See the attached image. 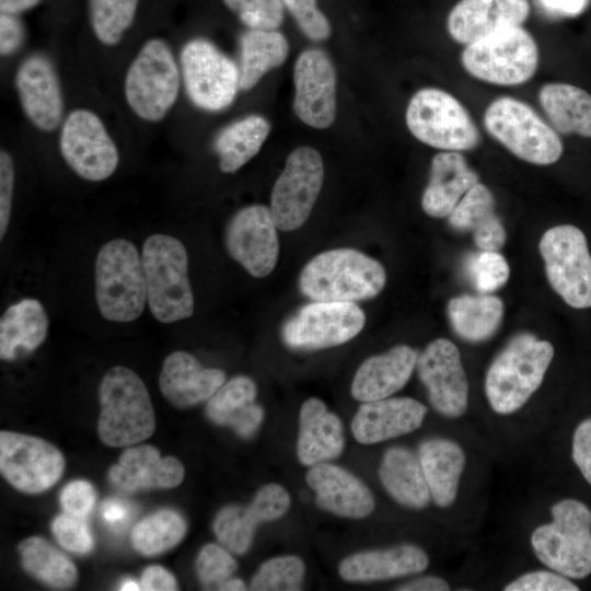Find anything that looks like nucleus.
Masks as SVG:
<instances>
[{
  "mask_svg": "<svg viewBox=\"0 0 591 591\" xmlns=\"http://www.w3.org/2000/svg\"><path fill=\"white\" fill-rule=\"evenodd\" d=\"M427 407L412 397H386L363 402L351 421L354 438L361 444H374L418 429Z\"/></svg>",
  "mask_w": 591,
  "mask_h": 591,
  "instance_id": "obj_22",
  "label": "nucleus"
},
{
  "mask_svg": "<svg viewBox=\"0 0 591 591\" xmlns=\"http://www.w3.org/2000/svg\"><path fill=\"white\" fill-rule=\"evenodd\" d=\"M406 125L422 143L444 151H467L479 143V131L466 108L447 91H417L406 108Z\"/></svg>",
  "mask_w": 591,
  "mask_h": 591,
  "instance_id": "obj_10",
  "label": "nucleus"
},
{
  "mask_svg": "<svg viewBox=\"0 0 591 591\" xmlns=\"http://www.w3.org/2000/svg\"><path fill=\"white\" fill-rule=\"evenodd\" d=\"M245 589H246L245 583L239 578H229L217 588V590H229V591H237V590H245Z\"/></svg>",
  "mask_w": 591,
  "mask_h": 591,
  "instance_id": "obj_60",
  "label": "nucleus"
},
{
  "mask_svg": "<svg viewBox=\"0 0 591 591\" xmlns=\"http://www.w3.org/2000/svg\"><path fill=\"white\" fill-rule=\"evenodd\" d=\"M324 179V164L314 148L302 146L288 157L270 196V211L281 231L299 229L308 220Z\"/></svg>",
  "mask_w": 591,
  "mask_h": 591,
  "instance_id": "obj_15",
  "label": "nucleus"
},
{
  "mask_svg": "<svg viewBox=\"0 0 591 591\" xmlns=\"http://www.w3.org/2000/svg\"><path fill=\"white\" fill-rule=\"evenodd\" d=\"M417 456L431 500L439 508L450 507L456 499L466 464L463 449L453 440L431 438L419 444Z\"/></svg>",
  "mask_w": 591,
  "mask_h": 591,
  "instance_id": "obj_32",
  "label": "nucleus"
},
{
  "mask_svg": "<svg viewBox=\"0 0 591 591\" xmlns=\"http://www.w3.org/2000/svg\"><path fill=\"white\" fill-rule=\"evenodd\" d=\"M529 0H460L450 11L447 27L452 39L470 45L503 28L522 26Z\"/></svg>",
  "mask_w": 591,
  "mask_h": 591,
  "instance_id": "obj_21",
  "label": "nucleus"
},
{
  "mask_svg": "<svg viewBox=\"0 0 591 591\" xmlns=\"http://www.w3.org/2000/svg\"><path fill=\"white\" fill-rule=\"evenodd\" d=\"M478 179L460 152L437 153L431 160L429 182L421 197L422 210L432 218L448 217Z\"/></svg>",
  "mask_w": 591,
  "mask_h": 591,
  "instance_id": "obj_28",
  "label": "nucleus"
},
{
  "mask_svg": "<svg viewBox=\"0 0 591 591\" xmlns=\"http://www.w3.org/2000/svg\"><path fill=\"white\" fill-rule=\"evenodd\" d=\"M554 347L530 333H521L490 363L485 393L494 412L509 415L519 410L542 384L553 360Z\"/></svg>",
  "mask_w": 591,
  "mask_h": 591,
  "instance_id": "obj_2",
  "label": "nucleus"
},
{
  "mask_svg": "<svg viewBox=\"0 0 591 591\" xmlns=\"http://www.w3.org/2000/svg\"><path fill=\"white\" fill-rule=\"evenodd\" d=\"M538 100L556 131L591 137V95L587 91L553 82L542 86Z\"/></svg>",
  "mask_w": 591,
  "mask_h": 591,
  "instance_id": "obj_35",
  "label": "nucleus"
},
{
  "mask_svg": "<svg viewBox=\"0 0 591 591\" xmlns=\"http://www.w3.org/2000/svg\"><path fill=\"white\" fill-rule=\"evenodd\" d=\"M224 4L251 30L273 31L283 20L281 0H223Z\"/></svg>",
  "mask_w": 591,
  "mask_h": 591,
  "instance_id": "obj_44",
  "label": "nucleus"
},
{
  "mask_svg": "<svg viewBox=\"0 0 591 591\" xmlns=\"http://www.w3.org/2000/svg\"><path fill=\"white\" fill-rule=\"evenodd\" d=\"M250 506L260 523L274 521L289 510L290 496L282 486L271 483L258 489Z\"/></svg>",
  "mask_w": 591,
  "mask_h": 591,
  "instance_id": "obj_49",
  "label": "nucleus"
},
{
  "mask_svg": "<svg viewBox=\"0 0 591 591\" xmlns=\"http://www.w3.org/2000/svg\"><path fill=\"white\" fill-rule=\"evenodd\" d=\"M141 256L152 315L165 324L190 317L195 301L184 244L169 234H152L146 239Z\"/></svg>",
  "mask_w": 591,
  "mask_h": 591,
  "instance_id": "obj_4",
  "label": "nucleus"
},
{
  "mask_svg": "<svg viewBox=\"0 0 591 591\" xmlns=\"http://www.w3.org/2000/svg\"><path fill=\"white\" fill-rule=\"evenodd\" d=\"M138 0H90L89 16L95 37L105 46L118 44L134 22Z\"/></svg>",
  "mask_w": 591,
  "mask_h": 591,
  "instance_id": "obj_41",
  "label": "nucleus"
},
{
  "mask_svg": "<svg viewBox=\"0 0 591 591\" xmlns=\"http://www.w3.org/2000/svg\"><path fill=\"white\" fill-rule=\"evenodd\" d=\"M59 150L66 164L90 182L108 178L119 163L118 149L104 123L86 108L70 112L62 121Z\"/></svg>",
  "mask_w": 591,
  "mask_h": 591,
  "instance_id": "obj_14",
  "label": "nucleus"
},
{
  "mask_svg": "<svg viewBox=\"0 0 591 591\" xmlns=\"http://www.w3.org/2000/svg\"><path fill=\"white\" fill-rule=\"evenodd\" d=\"M428 565L429 558L424 549L403 544L355 553L339 564L338 572L350 582L379 581L419 573Z\"/></svg>",
  "mask_w": 591,
  "mask_h": 591,
  "instance_id": "obj_29",
  "label": "nucleus"
},
{
  "mask_svg": "<svg viewBox=\"0 0 591 591\" xmlns=\"http://www.w3.org/2000/svg\"><path fill=\"white\" fill-rule=\"evenodd\" d=\"M21 564L25 571L55 589H67L78 578L74 564L60 551L39 536L19 544Z\"/></svg>",
  "mask_w": 591,
  "mask_h": 591,
  "instance_id": "obj_39",
  "label": "nucleus"
},
{
  "mask_svg": "<svg viewBox=\"0 0 591 591\" xmlns=\"http://www.w3.org/2000/svg\"><path fill=\"white\" fill-rule=\"evenodd\" d=\"M20 105L32 125L40 131L56 130L63 118V95L53 61L44 54H32L20 63L14 78Z\"/></svg>",
  "mask_w": 591,
  "mask_h": 591,
  "instance_id": "obj_20",
  "label": "nucleus"
},
{
  "mask_svg": "<svg viewBox=\"0 0 591 591\" xmlns=\"http://www.w3.org/2000/svg\"><path fill=\"white\" fill-rule=\"evenodd\" d=\"M49 320L43 303L24 298L0 318V358L14 361L36 350L47 338Z\"/></svg>",
  "mask_w": 591,
  "mask_h": 591,
  "instance_id": "obj_31",
  "label": "nucleus"
},
{
  "mask_svg": "<svg viewBox=\"0 0 591 591\" xmlns=\"http://www.w3.org/2000/svg\"><path fill=\"white\" fill-rule=\"evenodd\" d=\"M186 531V521L178 512L162 509L143 518L135 525L131 542L139 553L153 556L177 545Z\"/></svg>",
  "mask_w": 591,
  "mask_h": 591,
  "instance_id": "obj_40",
  "label": "nucleus"
},
{
  "mask_svg": "<svg viewBox=\"0 0 591 591\" xmlns=\"http://www.w3.org/2000/svg\"><path fill=\"white\" fill-rule=\"evenodd\" d=\"M396 590L399 591H448L450 584L442 578L436 576L420 577L406 582Z\"/></svg>",
  "mask_w": 591,
  "mask_h": 591,
  "instance_id": "obj_58",
  "label": "nucleus"
},
{
  "mask_svg": "<svg viewBox=\"0 0 591 591\" xmlns=\"http://www.w3.org/2000/svg\"><path fill=\"white\" fill-rule=\"evenodd\" d=\"M386 282L384 267L354 248L315 255L299 276L300 291L313 301L356 302L378 296Z\"/></svg>",
  "mask_w": 591,
  "mask_h": 591,
  "instance_id": "obj_1",
  "label": "nucleus"
},
{
  "mask_svg": "<svg viewBox=\"0 0 591 591\" xmlns=\"http://www.w3.org/2000/svg\"><path fill=\"white\" fill-rule=\"evenodd\" d=\"M14 163L10 153L0 152V240L2 241L10 223L14 189Z\"/></svg>",
  "mask_w": 591,
  "mask_h": 591,
  "instance_id": "obj_52",
  "label": "nucleus"
},
{
  "mask_svg": "<svg viewBox=\"0 0 591 591\" xmlns=\"http://www.w3.org/2000/svg\"><path fill=\"white\" fill-rule=\"evenodd\" d=\"M40 0H0L1 13L16 15L37 5Z\"/></svg>",
  "mask_w": 591,
  "mask_h": 591,
  "instance_id": "obj_59",
  "label": "nucleus"
},
{
  "mask_svg": "<svg viewBox=\"0 0 591 591\" xmlns=\"http://www.w3.org/2000/svg\"><path fill=\"white\" fill-rule=\"evenodd\" d=\"M24 40V28L21 21L12 14L0 15V53L10 56L18 51Z\"/></svg>",
  "mask_w": 591,
  "mask_h": 591,
  "instance_id": "obj_54",
  "label": "nucleus"
},
{
  "mask_svg": "<svg viewBox=\"0 0 591 591\" xmlns=\"http://www.w3.org/2000/svg\"><path fill=\"white\" fill-rule=\"evenodd\" d=\"M94 293L101 315L112 322L137 320L147 304L142 256L126 239L105 243L94 265Z\"/></svg>",
  "mask_w": 591,
  "mask_h": 591,
  "instance_id": "obj_5",
  "label": "nucleus"
},
{
  "mask_svg": "<svg viewBox=\"0 0 591 591\" xmlns=\"http://www.w3.org/2000/svg\"><path fill=\"white\" fill-rule=\"evenodd\" d=\"M97 432L108 447H131L148 439L155 429L152 402L146 384L131 369H109L99 386Z\"/></svg>",
  "mask_w": 591,
  "mask_h": 591,
  "instance_id": "obj_3",
  "label": "nucleus"
},
{
  "mask_svg": "<svg viewBox=\"0 0 591 591\" xmlns=\"http://www.w3.org/2000/svg\"><path fill=\"white\" fill-rule=\"evenodd\" d=\"M131 515V508L127 502L111 498L102 505V517L112 528L119 529L124 526Z\"/></svg>",
  "mask_w": 591,
  "mask_h": 591,
  "instance_id": "obj_57",
  "label": "nucleus"
},
{
  "mask_svg": "<svg viewBox=\"0 0 591 591\" xmlns=\"http://www.w3.org/2000/svg\"><path fill=\"white\" fill-rule=\"evenodd\" d=\"M281 2L310 39L324 40L331 35L329 22L317 8L316 0H281Z\"/></svg>",
  "mask_w": 591,
  "mask_h": 591,
  "instance_id": "obj_48",
  "label": "nucleus"
},
{
  "mask_svg": "<svg viewBox=\"0 0 591 591\" xmlns=\"http://www.w3.org/2000/svg\"><path fill=\"white\" fill-rule=\"evenodd\" d=\"M364 324V312L354 302L313 301L289 316L280 334L288 348L311 351L349 341Z\"/></svg>",
  "mask_w": 591,
  "mask_h": 591,
  "instance_id": "obj_13",
  "label": "nucleus"
},
{
  "mask_svg": "<svg viewBox=\"0 0 591 591\" xmlns=\"http://www.w3.org/2000/svg\"><path fill=\"white\" fill-rule=\"evenodd\" d=\"M590 0H535L536 5L549 16L571 18L582 13Z\"/></svg>",
  "mask_w": 591,
  "mask_h": 591,
  "instance_id": "obj_56",
  "label": "nucleus"
},
{
  "mask_svg": "<svg viewBox=\"0 0 591 591\" xmlns=\"http://www.w3.org/2000/svg\"><path fill=\"white\" fill-rule=\"evenodd\" d=\"M175 57L161 38L147 40L128 67L124 81L125 99L142 120H162L175 104L179 90Z\"/></svg>",
  "mask_w": 591,
  "mask_h": 591,
  "instance_id": "obj_7",
  "label": "nucleus"
},
{
  "mask_svg": "<svg viewBox=\"0 0 591 591\" xmlns=\"http://www.w3.org/2000/svg\"><path fill=\"white\" fill-rule=\"evenodd\" d=\"M461 62L472 77L496 85H519L529 81L538 66V48L522 26L498 31L466 45Z\"/></svg>",
  "mask_w": 591,
  "mask_h": 591,
  "instance_id": "obj_9",
  "label": "nucleus"
},
{
  "mask_svg": "<svg viewBox=\"0 0 591 591\" xmlns=\"http://www.w3.org/2000/svg\"><path fill=\"white\" fill-rule=\"evenodd\" d=\"M181 70L192 103L207 112L229 107L240 90L239 67L212 43L187 42L181 51Z\"/></svg>",
  "mask_w": 591,
  "mask_h": 591,
  "instance_id": "obj_12",
  "label": "nucleus"
},
{
  "mask_svg": "<svg viewBox=\"0 0 591 591\" xmlns=\"http://www.w3.org/2000/svg\"><path fill=\"white\" fill-rule=\"evenodd\" d=\"M224 382L223 370L206 368L184 350L173 351L164 359L159 376L162 395L178 408L207 402Z\"/></svg>",
  "mask_w": 591,
  "mask_h": 591,
  "instance_id": "obj_24",
  "label": "nucleus"
},
{
  "mask_svg": "<svg viewBox=\"0 0 591 591\" xmlns=\"http://www.w3.org/2000/svg\"><path fill=\"white\" fill-rule=\"evenodd\" d=\"M540 252L552 288L571 308H591V255L583 232L572 224L548 229Z\"/></svg>",
  "mask_w": 591,
  "mask_h": 591,
  "instance_id": "obj_11",
  "label": "nucleus"
},
{
  "mask_svg": "<svg viewBox=\"0 0 591 591\" xmlns=\"http://www.w3.org/2000/svg\"><path fill=\"white\" fill-rule=\"evenodd\" d=\"M140 589H141V586H139V583L131 578L124 579L119 584V590H123V591L140 590Z\"/></svg>",
  "mask_w": 591,
  "mask_h": 591,
  "instance_id": "obj_61",
  "label": "nucleus"
},
{
  "mask_svg": "<svg viewBox=\"0 0 591 591\" xmlns=\"http://www.w3.org/2000/svg\"><path fill=\"white\" fill-rule=\"evenodd\" d=\"M62 453L50 442L18 432H0V472L15 489L39 494L53 487L65 471Z\"/></svg>",
  "mask_w": 591,
  "mask_h": 591,
  "instance_id": "obj_16",
  "label": "nucleus"
},
{
  "mask_svg": "<svg viewBox=\"0 0 591 591\" xmlns=\"http://www.w3.org/2000/svg\"><path fill=\"white\" fill-rule=\"evenodd\" d=\"M416 369L436 412L448 418L463 416L468 406V382L457 347L438 338L418 356Z\"/></svg>",
  "mask_w": 591,
  "mask_h": 591,
  "instance_id": "obj_18",
  "label": "nucleus"
},
{
  "mask_svg": "<svg viewBox=\"0 0 591 591\" xmlns=\"http://www.w3.org/2000/svg\"><path fill=\"white\" fill-rule=\"evenodd\" d=\"M379 478L389 495L406 508L422 509L431 500L418 456L404 447L385 451Z\"/></svg>",
  "mask_w": 591,
  "mask_h": 591,
  "instance_id": "obj_34",
  "label": "nucleus"
},
{
  "mask_svg": "<svg viewBox=\"0 0 591 591\" xmlns=\"http://www.w3.org/2000/svg\"><path fill=\"white\" fill-rule=\"evenodd\" d=\"M488 134L519 159L536 165H549L563 154V142L528 104L510 96L493 101L484 114Z\"/></svg>",
  "mask_w": 591,
  "mask_h": 591,
  "instance_id": "obj_8",
  "label": "nucleus"
},
{
  "mask_svg": "<svg viewBox=\"0 0 591 591\" xmlns=\"http://www.w3.org/2000/svg\"><path fill=\"white\" fill-rule=\"evenodd\" d=\"M553 521L537 526L531 545L541 563L569 578L591 575V510L577 499L551 508Z\"/></svg>",
  "mask_w": 591,
  "mask_h": 591,
  "instance_id": "obj_6",
  "label": "nucleus"
},
{
  "mask_svg": "<svg viewBox=\"0 0 591 591\" xmlns=\"http://www.w3.org/2000/svg\"><path fill=\"white\" fill-rule=\"evenodd\" d=\"M50 528L65 549L76 554H88L93 549V536L83 518L65 512L54 519Z\"/></svg>",
  "mask_w": 591,
  "mask_h": 591,
  "instance_id": "obj_47",
  "label": "nucleus"
},
{
  "mask_svg": "<svg viewBox=\"0 0 591 591\" xmlns=\"http://www.w3.org/2000/svg\"><path fill=\"white\" fill-rule=\"evenodd\" d=\"M184 475V466L177 459L162 457L159 450L149 444L127 448L108 471L109 480L125 493L174 488Z\"/></svg>",
  "mask_w": 591,
  "mask_h": 591,
  "instance_id": "obj_25",
  "label": "nucleus"
},
{
  "mask_svg": "<svg viewBox=\"0 0 591 591\" xmlns=\"http://www.w3.org/2000/svg\"><path fill=\"white\" fill-rule=\"evenodd\" d=\"M572 460L591 485V417L582 420L572 436Z\"/></svg>",
  "mask_w": 591,
  "mask_h": 591,
  "instance_id": "obj_53",
  "label": "nucleus"
},
{
  "mask_svg": "<svg viewBox=\"0 0 591 591\" xmlns=\"http://www.w3.org/2000/svg\"><path fill=\"white\" fill-rule=\"evenodd\" d=\"M448 220L456 231L473 232L482 251H499L506 242V230L495 213L494 195L479 182L462 197Z\"/></svg>",
  "mask_w": 591,
  "mask_h": 591,
  "instance_id": "obj_33",
  "label": "nucleus"
},
{
  "mask_svg": "<svg viewBox=\"0 0 591 591\" xmlns=\"http://www.w3.org/2000/svg\"><path fill=\"white\" fill-rule=\"evenodd\" d=\"M448 316L454 333L462 339L479 343L490 338L498 329L503 303L495 296H459L448 302Z\"/></svg>",
  "mask_w": 591,
  "mask_h": 591,
  "instance_id": "obj_36",
  "label": "nucleus"
},
{
  "mask_svg": "<svg viewBox=\"0 0 591 591\" xmlns=\"http://www.w3.org/2000/svg\"><path fill=\"white\" fill-rule=\"evenodd\" d=\"M258 523L260 522L250 505H231L217 513L212 528L222 546L242 555L251 547Z\"/></svg>",
  "mask_w": 591,
  "mask_h": 591,
  "instance_id": "obj_42",
  "label": "nucleus"
},
{
  "mask_svg": "<svg viewBox=\"0 0 591 591\" xmlns=\"http://www.w3.org/2000/svg\"><path fill=\"white\" fill-rule=\"evenodd\" d=\"M297 116L306 125L325 129L336 116V72L332 60L320 49L302 51L294 65Z\"/></svg>",
  "mask_w": 591,
  "mask_h": 591,
  "instance_id": "obj_19",
  "label": "nucleus"
},
{
  "mask_svg": "<svg viewBox=\"0 0 591 591\" xmlns=\"http://www.w3.org/2000/svg\"><path fill=\"white\" fill-rule=\"evenodd\" d=\"M96 499L93 486L83 479L68 483L60 493V503L68 514L86 518Z\"/></svg>",
  "mask_w": 591,
  "mask_h": 591,
  "instance_id": "obj_51",
  "label": "nucleus"
},
{
  "mask_svg": "<svg viewBox=\"0 0 591 591\" xmlns=\"http://www.w3.org/2000/svg\"><path fill=\"white\" fill-rule=\"evenodd\" d=\"M297 456L305 466L336 459L345 447L340 418L321 399L308 398L300 408Z\"/></svg>",
  "mask_w": 591,
  "mask_h": 591,
  "instance_id": "obj_27",
  "label": "nucleus"
},
{
  "mask_svg": "<svg viewBox=\"0 0 591 591\" xmlns=\"http://www.w3.org/2000/svg\"><path fill=\"white\" fill-rule=\"evenodd\" d=\"M236 567L228 549L213 543L205 545L196 559L198 579L206 588L217 589L223 581L231 578Z\"/></svg>",
  "mask_w": 591,
  "mask_h": 591,
  "instance_id": "obj_45",
  "label": "nucleus"
},
{
  "mask_svg": "<svg viewBox=\"0 0 591 591\" xmlns=\"http://www.w3.org/2000/svg\"><path fill=\"white\" fill-rule=\"evenodd\" d=\"M506 258L497 251H482L470 263V275L475 288L482 293L500 289L509 278Z\"/></svg>",
  "mask_w": 591,
  "mask_h": 591,
  "instance_id": "obj_46",
  "label": "nucleus"
},
{
  "mask_svg": "<svg viewBox=\"0 0 591 591\" xmlns=\"http://www.w3.org/2000/svg\"><path fill=\"white\" fill-rule=\"evenodd\" d=\"M305 480L323 510L351 519L366 518L374 510V498L368 486L339 466L326 462L312 465Z\"/></svg>",
  "mask_w": 591,
  "mask_h": 591,
  "instance_id": "obj_23",
  "label": "nucleus"
},
{
  "mask_svg": "<svg viewBox=\"0 0 591 591\" xmlns=\"http://www.w3.org/2000/svg\"><path fill=\"white\" fill-rule=\"evenodd\" d=\"M269 131V123L259 115L246 116L223 128L213 143L220 170L234 173L241 169L258 153Z\"/></svg>",
  "mask_w": 591,
  "mask_h": 591,
  "instance_id": "obj_38",
  "label": "nucleus"
},
{
  "mask_svg": "<svg viewBox=\"0 0 591 591\" xmlns=\"http://www.w3.org/2000/svg\"><path fill=\"white\" fill-rule=\"evenodd\" d=\"M289 45L277 31L250 30L240 38V89L251 90L287 59Z\"/></svg>",
  "mask_w": 591,
  "mask_h": 591,
  "instance_id": "obj_37",
  "label": "nucleus"
},
{
  "mask_svg": "<svg viewBox=\"0 0 591 591\" xmlns=\"http://www.w3.org/2000/svg\"><path fill=\"white\" fill-rule=\"evenodd\" d=\"M417 359L416 350L407 345L368 358L354 376L352 397L362 403L390 397L408 382Z\"/></svg>",
  "mask_w": 591,
  "mask_h": 591,
  "instance_id": "obj_26",
  "label": "nucleus"
},
{
  "mask_svg": "<svg viewBox=\"0 0 591 591\" xmlns=\"http://www.w3.org/2000/svg\"><path fill=\"white\" fill-rule=\"evenodd\" d=\"M277 225L270 208L251 205L237 210L227 223L224 246L228 254L250 275L268 276L279 255Z\"/></svg>",
  "mask_w": 591,
  "mask_h": 591,
  "instance_id": "obj_17",
  "label": "nucleus"
},
{
  "mask_svg": "<svg viewBox=\"0 0 591 591\" xmlns=\"http://www.w3.org/2000/svg\"><path fill=\"white\" fill-rule=\"evenodd\" d=\"M305 572L301 558L293 555L274 557L260 565L251 582L255 591L300 590Z\"/></svg>",
  "mask_w": 591,
  "mask_h": 591,
  "instance_id": "obj_43",
  "label": "nucleus"
},
{
  "mask_svg": "<svg viewBox=\"0 0 591 591\" xmlns=\"http://www.w3.org/2000/svg\"><path fill=\"white\" fill-rule=\"evenodd\" d=\"M140 586L146 591L177 590L175 577L165 568L158 565L149 566L143 570Z\"/></svg>",
  "mask_w": 591,
  "mask_h": 591,
  "instance_id": "obj_55",
  "label": "nucleus"
},
{
  "mask_svg": "<svg viewBox=\"0 0 591 591\" xmlns=\"http://www.w3.org/2000/svg\"><path fill=\"white\" fill-rule=\"evenodd\" d=\"M506 591H578L569 578L554 570L526 572L506 584Z\"/></svg>",
  "mask_w": 591,
  "mask_h": 591,
  "instance_id": "obj_50",
  "label": "nucleus"
},
{
  "mask_svg": "<svg viewBox=\"0 0 591 591\" xmlns=\"http://www.w3.org/2000/svg\"><path fill=\"white\" fill-rule=\"evenodd\" d=\"M256 395L255 382L236 375L207 401L206 415L216 425L231 427L240 437L251 438L264 418V409L255 403Z\"/></svg>",
  "mask_w": 591,
  "mask_h": 591,
  "instance_id": "obj_30",
  "label": "nucleus"
}]
</instances>
